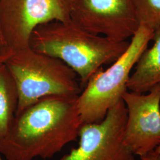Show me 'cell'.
<instances>
[{"instance_id":"obj_1","label":"cell","mask_w":160,"mask_h":160,"mask_svg":"<svg viewBox=\"0 0 160 160\" xmlns=\"http://www.w3.org/2000/svg\"><path fill=\"white\" fill-rule=\"evenodd\" d=\"M78 95L49 96L16 114L0 153L8 160L51 158L78 136Z\"/></svg>"},{"instance_id":"obj_2","label":"cell","mask_w":160,"mask_h":160,"mask_svg":"<svg viewBox=\"0 0 160 160\" xmlns=\"http://www.w3.org/2000/svg\"><path fill=\"white\" fill-rule=\"evenodd\" d=\"M129 43L92 34L71 20L38 26L32 33L29 46L62 61L74 71L84 88L103 65L120 57Z\"/></svg>"},{"instance_id":"obj_3","label":"cell","mask_w":160,"mask_h":160,"mask_svg":"<svg viewBox=\"0 0 160 160\" xmlns=\"http://www.w3.org/2000/svg\"><path fill=\"white\" fill-rule=\"evenodd\" d=\"M18 94L16 114L49 96L79 95L81 87L72 69L61 59L30 46L12 52L4 62Z\"/></svg>"},{"instance_id":"obj_4","label":"cell","mask_w":160,"mask_h":160,"mask_svg":"<svg viewBox=\"0 0 160 160\" xmlns=\"http://www.w3.org/2000/svg\"><path fill=\"white\" fill-rule=\"evenodd\" d=\"M154 30L141 25L125 52L106 70L99 69L77 98L81 125L100 122L109 109L122 99L132 69L147 49Z\"/></svg>"},{"instance_id":"obj_5","label":"cell","mask_w":160,"mask_h":160,"mask_svg":"<svg viewBox=\"0 0 160 160\" xmlns=\"http://www.w3.org/2000/svg\"><path fill=\"white\" fill-rule=\"evenodd\" d=\"M69 0H0V23L12 52L29 46L38 26L53 21L71 20Z\"/></svg>"},{"instance_id":"obj_6","label":"cell","mask_w":160,"mask_h":160,"mask_svg":"<svg viewBox=\"0 0 160 160\" xmlns=\"http://www.w3.org/2000/svg\"><path fill=\"white\" fill-rule=\"evenodd\" d=\"M127 119L122 99L100 122L81 125L78 147L60 160H135L123 141Z\"/></svg>"},{"instance_id":"obj_7","label":"cell","mask_w":160,"mask_h":160,"mask_svg":"<svg viewBox=\"0 0 160 160\" xmlns=\"http://www.w3.org/2000/svg\"><path fill=\"white\" fill-rule=\"evenodd\" d=\"M70 16L87 32L119 42L140 27L132 0H72Z\"/></svg>"},{"instance_id":"obj_8","label":"cell","mask_w":160,"mask_h":160,"mask_svg":"<svg viewBox=\"0 0 160 160\" xmlns=\"http://www.w3.org/2000/svg\"><path fill=\"white\" fill-rule=\"evenodd\" d=\"M147 94L125 92L127 119L123 141L134 155L152 152L160 144V84Z\"/></svg>"},{"instance_id":"obj_9","label":"cell","mask_w":160,"mask_h":160,"mask_svg":"<svg viewBox=\"0 0 160 160\" xmlns=\"http://www.w3.org/2000/svg\"><path fill=\"white\" fill-rule=\"evenodd\" d=\"M152 40L153 46L143 52L128 80L131 92L143 94L160 84V26L154 30Z\"/></svg>"},{"instance_id":"obj_10","label":"cell","mask_w":160,"mask_h":160,"mask_svg":"<svg viewBox=\"0 0 160 160\" xmlns=\"http://www.w3.org/2000/svg\"><path fill=\"white\" fill-rule=\"evenodd\" d=\"M18 104L17 88L4 62H0V140L14 119Z\"/></svg>"},{"instance_id":"obj_11","label":"cell","mask_w":160,"mask_h":160,"mask_svg":"<svg viewBox=\"0 0 160 160\" xmlns=\"http://www.w3.org/2000/svg\"><path fill=\"white\" fill-rule=\"evenodd\" d=\"M140 26L153 30L160 26V0H132Z\"/></svg>"},{"instance_id":"obj_12","label":"cell","mask_w":160,"mask_h":160,"mask_svg":"<svg viewBox=\"0 0 160 160\" xmlns=\"http://www.w3.org/2000/svg\"><path fill=\"white\" fill-rule=\"evenodd\" d=\"M12 53V51L6 43L0 23V62H4Z\"/></svg>"},{"instance_id":"obj_13","label":"cell","mask_w":160,"mask_h":160,"mask_svg":"<svg viewBox=\"0 0 160 160\" xmlns=\"http://www.w3.org/2000/svg\"><path fill=\"white\" fill-rule=\"evenodd\" d=\"M141 160H160V156L153 154L152 152H149L148 154L140 157Z\"/></svg>"},{"instance_id":"obj_14","label":"cell","mask_w":160,"mask_h":160,"mask_svg":"<svg viewBox=\"0 0 160 160\" xmlns=\"http://www.w3.org/2000/svg\"><path fill=\"white\" fill-rule=\"evenodd\" d=\"M152 152L155 155L160 156V144L152 152Z\"/></svg>"},{"instance_id":"obj_15","label":"cell","mask_w":160,"mask_h":160,"mask_svg":"<svg viewBox=\"0 0 160 160\" xmlns=\"http://www.w3.org/2000/svg\"><path fill=\"white\" fill-rule=\"evenodd\" d=\"M0 160H3L2 158V157H1V153H0Z\"/></svg>"},{"instance_id":"obj_16","label":"cell","mask_w":160,"mask_h":160,"mask_svg":"<svg viewBox=\"0 0 160 160\" xmlns=\"http://www.w3.org/2000/svg\"><path fill=\"white\" fill-rule=\"evenodd\" d=\"M69 1H70V2H71V1H72V0H69Z\"/></svg>"}]
</instances>
